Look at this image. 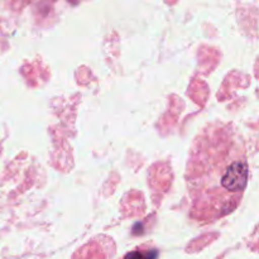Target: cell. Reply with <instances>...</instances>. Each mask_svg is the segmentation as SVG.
<instances>
[{"label":"cell","instance_id":"1","mask_svg":"<svg viewBox=\"0 0 259 259\" xmlns=\"http://www.w3.org/2000/svg\"><path fill=\"white\" fill-rule=\"evenodd\" d=\"M249 177V154L233 125L217 124L195 139L186 166L191 217L214 222L239 206Z\"/></svg>","mask_w":259,"mask_h":259}]
</instances>
